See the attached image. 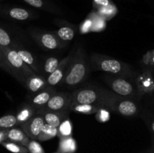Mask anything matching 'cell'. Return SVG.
<instances>
[{
    "label": "cell",
    "instance_id": "cell-1",
    "mask_svg": "<svg viewBox=\"0 0 154 153\" xmlns=\"http://www.w3.org/2000/svg\"><path fill=\"white\" fill-rule=\"evenodd\" d=\"M90 73V67L85 50L82 46H78L74 50L60 85L69 88H75L88 78Z\"/></svg>",
    "mask_w": 154,
    "mask_h": 153
},
{
    "label": "cell",
    "instance_id": "cell-2",
    "mask_svg": "<svg viewBox=\"0 0 154 153\" xmlns=\"http://www.w3.org/2000/svg\"><path fill=\"white\" fill-rule=\"evenodd\" d=\"M72 93V105L95 104L105 108L108 100L113 95V93L108 90L94 86L81 87Z\"/></svg>",
    "mask_w": 154,
    "mask_h": 153
},
{
    "label": "cell",
    "instance_id": "cell-3",
    "mask_svg": "<svg viewBox=\"0 0 154 153\" xmlns=\"http://www.w3.org/2000/svg\"><path fill=\"white\" fill-rule=\"evenodd\" d=\"M90 64L95 70L107 72L114 76L128 77L132 74V70L127 64L105 55L93 53L90 58Z\"/></svg>",
    "mask_w": 154,
    "mask_h": 153
},
{
    "label": "cell",
    "instance_id": "cell-4",
    "mask_svg": "<svg viewBox=\"0 0 154 153\" xmlns=\"http://www.w3.org/2000/svg\"><path fill=\"white\" fill-rule=\"evenodd\" d=\"M6 60L11 68L14 74V77L16 78L20 83L25 86L27 78L35 73L25 62L22 59L18 52L14 49L8 46H2Z\"/></svg>",
    "mask_w": 154,
    "mask_h": 153
},
{
    "label": "cell",
    "instance_id": "cell-5",
    "mask_svg": "<svg viewBox=\"0 0 154 153\" xmlns=\"http://www.w3.org/2000/svg\"><path fill=\"white\" fill-rule=\"evenodd\" d=\"M106 108L124 116H133L136 115L138 110V105L132 98L114 94L108 100Z\"/></svg>",
    "mask_w": 154,
    "mask_h": 153
},
{
    "label": "cell",
    "instance_id": "cell-6",
    "mask_svg": "<svg viewBox=\"0 0 154 153\" xmlns=\"http://www.w3.org/2000/svg\"><path fill=\"white\" fill-rule=\"evenodd\" d=\"M31 36L36 43L46 50H57L63 49L66 44L54 32H35L31 33Z\"/></svg>",
    "mask_w": 154,
    "mask_h": 153
},
{
    "label": "cell",
    "instance_id": "cell-7",
    "mask_svg": "<svg viewBox=\"0 0 154 153\" xmlns=\"http://www.w3.org/2000/svg\"><path fill=\"white\" fill-rule=\"evenodd\" d=\"M72 105V93L60 92H56L51 97L49 101L44 106V109L56 112H71V107Z\"/></svg>",
    "mask_w": 154,
    "mask_h": 153
},
{
    "label": "cell",
    "instance_id": "cell-8",
    "mask_svg": "<svg viewBox=\"0 0 154 153\" xmlns=\"http://www.w3.org/2000/svg\"><path fill=\"white\" fill-rule=\"evenodd\" d=\"M107 83L117 95L130 98L135 96V91L133 85L126 80L124 77L119 76H109L107 80Z\"/></svg>",
    "mask_w": 154,
    "mask_h": 153
},
{
    "label": "cell",
    "instance_id": "cell-9",
    "mask_svg": "<svg viewBox=\"0 0 154 153\" xmlns=\"http://www.w3.org/2000/svg\"><path fill=\"white\" fill-rule=\"evenodd\" d=\"M45 124V122L43 117L37 113L29 120L21 124L20 128L30 139L37 140Z\"/></svg>",
    "mask_w": 154,
    "mask_h": 153
},
{
    "label": "cell",
    "instance_id": "cell-10",
    "mask_svg": "<svg viewBox=\"0 0 154 153\" xmlns=\"http://www.w3.org/2000/svg\"><path fill=\"white\" fill-rule=\"evenodd\" d=\"M74 50H75L71 51L70 53L66 58L62 59L60 61V64H59L58 67H57V70L46 78L47 82H48V85L49 86L54 87L55 86L59 85V84L60 85L62 80L64 78L65 74H66V68H67L68 65H69V62H70L71 58H72V56H73Z\"/></svg>",
    "mask_w": 154,
    "mask_h": 153
},
{
    "label": "cell",
    "instance_id": "cell-11",
    "mask_svg": "<svg viewBox=\"0 0 154 153\" xmlns=\"http://www.w3.org/2000/svg\"><path fill=\"white\" fill-rule=\"evenodd\" d=\"M57 92L55 88L52 86H47L43 90L40 91L36 94L29 96V103L35 108L36 110H39L43 108L48 104L50 99L53 95Z\"/></svg>",
    "mask_w": 154,
    "mask_h": 153
},
{
    "label": "cell",
    "instance_id": "cell-12",
    "mask_svg": "<svg viewBox=\"0 0 154 153\" xmlns=\"http://www.w3.org/2000/svg\"><path fill=\"white\" fill-rule=\"evenodd\" d=\"M37 113L43 117L46 124L54 128H58L60 124L69 117V113L66 112H56L44 108L38 110Z\"/></svg>",
    "mask_w": 154,
    "mask_h": 153
},
{
    "label": "cell",
    "instance_id": "cell-13",
    "mask_svg": "<svg viewBox=\"0 0 154 153\" xmlns=\"http://www.w3.org/2000/svg\"><path fill=\"white\" fill-rule=\"evenodd\" d=\"M25 86L26 87L30 96L43 90L48 86V85L46 77L41 74H34L27 78Z\"/></svg>",
    "mask_w": 154,
    "mask_h": 153
},
{
    "label": "cell",
    "instance_id": "cell-14",
    "mask_svg": "<svg viewBox=\"0 0 154 153\" xmlns=\"http://www.w3.org/2000/svg\"><path fill=\"white\" fill-rule=\"evenodd\" d=\"M7 16L15 20L25 21L35 17V14L28 9L20 7H12L3 10Z\"/></svg>",
    "mask_w": 154,
    "mask_h": 153
},
{
    "label": "cell",
    "instance_id": "cell-15",
    "mask_svg": "<svg viewBox=\"0 0 154 153\" xmlns=\"http://www.w3.org/2000/svg\"><path fill=\"white\" fill-rule=\"evenodd\" d=\"M20 56L22 58V59L25 62L26 64L33 70L35 74H42V70H41V66L38 64L37 58L34 56L32 53L29 51L26 50L21 49V48H17L14 49Z\"/></svg>",
    "mask_w": 154,
    "mask_h": 153
},
{
    "label": "cell",
    "instance_id": "cell-16",
    "mask_svg": "<svg viewBox=\"0 0 154 153\" xmlns=\"http://www.w3.org/2000/svg\"><path fill=\"white\" fill-rule=\"evenodd\" d=\"M8 139L11 142H17L18 144L26 147L29 141L31 140L28 135L23 131L22 128H11L8 129Z\"/></svg>",
    "mask_w": 154,
    "mask_h": 153
},
{
    "label": "cell",
    "instance_id": "cell-17",
    "mask_svg": "<svg viewBox=\"0 0 154 153\" xmlns=\"http://www.w3.org/2000/svg\"><path fill=\"white\" fill-rule=\"evenodd\" d=\"M37 114V110L33 107L29 103L24 104L17 113V125L20 126L29 120L32 117Z\"/></svg>",
    "mask_w": 154,
    "mask_h": 153
},
{
    "label": "cell",
    "instance_id": "cell-18",
    "mask_svg": "<svg viewBox=\"0 0 154 153\" xmlns=\"http://www.w3.org/2000/svg\"><path fill=\"white\" fill-rule=\"evenodd\" d=\"M23 1L26 4H29L32 7L38 9H42L45 11L51 12L53 14L61 13L60 10L57 6L48 2V0H23Z\"/></svg>",
    "mask_w": 154,
    "mask_h": 153
},
{
    "label": "cell",
    "instance_id": "cell-19",
    "mask_svg": "<svg viewBox=\"0 0 154 153\" xmlns=\"http://www.w3.org/2000/svg\"><path fill=\"white\" fill-rule=\"evenodd\" d=\"M77 150V142L72 136L60 138L58 153H75Z\"/></svg>",
    "mask_w": 154,
    "mask_h": 153
},
{
    "label": "cell",
    "instance_id": "cell-20",
    "mask_svg": "<svg viewBox=\"0 0 154 153\" xmlns=\"http://www.w3.org/2000/svg\"><path fill=\"white\" fill-rule=\"evenodd\" d=\"M64 24L65 25L63 26L60 27L59 29L54 32V33L63 42L70 41L75 37V31L74 28H72V26H69L71 25L68 23L67 22L64 21Z\"/></svg>",
    "mask_w": 154,
    "mask_h": 153
},
{
    "label": "cell",
    "instance_id": "cell-21",
    "mask_svg": "<svg viewBox=\"0 0 154 153\" xmlns=\"http://www.w3.org/2000/svg\"><path fill=\"white\" fill-rule=\"evenodd\" d=\"M102 106L95 104H73L71 107V112L82 114L96 113Z\"/></svg>",
    "mask_w": 154,
    "mask_h": 153
},
{
    "label": "cell",
    "instance_id": "cell-22",
    "mask_svg": "<svg viewBox=\"0 0 154 153\" xmlns=\"http://www.w3.org/2000/svg\"><path fill=\"white\" fill-rule=\"evenodd\" d=\"M58 135V128H54L45 123L37 140L46 141Z\"/></svg>",
    "mask_w": 154,
    "mask_h": 153
},
{
    "label": "cell",
    "instance_id": "cell-23",
    "mask_svg": "<svg viewBox=\"0 0 154 153\" xmlns=\"http://www.w3.org/2000/svg\"><path fill=\"white\" fill-rule=\"evenodd\" d=\"M60 62V61L57 57H48L46 58L44 64L43 72L47 75V77L57 70Z\"/></svg>",
    "mask_w": 154,
    "mask_h": 153
},
{
    "label": "cell",
    "instance_id": "cell-24",
    "mask_svg": "<svg viewBox=\"0 0 154 153\" xmlns=\"http://www.w3.org/2000/svg\"><path fill=\"white\" fill-rule=\"evenodd\" d=\"M60 138L72 136V124L69 118H66L58 127V135Z\"/></svg>",
    "mask_w": 154,
    "mask_h": 153
},
{
    "label": "cell",
    "instance_id": "cell-25",
    "mask_svg": "<svg viewBox=\"0 0 154 153\" xmlns=\"http://www.w3.org/2000/svg\"><path fill=\"white\" fill-rule=\"evenodd\" d=\"M90 17L93 21L91 32H101L105 29L106 27L105 20L102 18L97 12L92 14Z\"/></svg>",
    "mask_w": 154,
    "mask_h": 153
},
{
    "label": "cell",
    "instance_id": "cell-26",
    "mask_svg": "<svg viewBox=\"0 0 154 153\" xmlns=\"http://www.w3.org/2000/svg\"><path fill=\"white\" fill-rule=\"evenodd\" d=\"M17 125L16 116L6 115L0 118V130H8Z\"/></svg>",
    "mask_w": 154,
    "mask_h": 153
},
{
    "label": "cell",
    "instance_id": "cell-27",
    "mask_svg": "<svg viewBox=\"0 0 154 153\" xmlns=\"http://www.w3.org/2000/svg\"><path fill=\"white\" fill-rule=\"evenodd\" d=\"M2 145L7 150L13 153H28L29 150L24 146L18 144L17 142H11V141H4L2 142Z\"/></svg>",
    "mask_w": 154,
    "mask_h": 153
},
{
    "label": "cell",
    "instance_id": "cell-28",
    "mask_svg": "<svg viewBox=\"0 0 154 153\" xmlns=\"http://www.w3.org/2000/svg\"><path fill=\"white\" fill-rule=\"evenodd\" d=\"M117 9L112 3L109 4V5L106 6V7L101 8L98 9L97 13L102 16V18L107 20H110L117 14Z\"/></svg>",
    "mask_w": 154,
    "mask_h": 153
},
{
    "label": "cell",
    "instance_id": "cell-29",
    "mask_svg": "<svg viewBox=\"0 0 154 153\" xmlns=\"http://www.w3.org/2000/svg\"><path fill=\"white\" fill-rule=\"evenodd\" d=\"M29 153H45L43 147L36 140H31L26 146Z\"/></svg>",
    "mask_w": 154,
    "mask_h": 153
},
{
    "label": "cell",
    "instance_id": "cell-30",
    "mask_svg": "<svg viewBox=\"0 0 154 153\" xmlns=\"http://www.w3.org/2000/svg\"><path fill=\"white\" fill-rule=\"evenodd\" d=\"M11 44V39L8 33L0 27V46H8Z\"/></svg>",
    "mask_w": 154,
    "mask_h": 153
},
{
    "label": "cell",
    "instance_id": "cell-31",
    "mask_svg": "<svg viewBox=\"0 0 154 153\" xmlns=\"http://www.w3.org/2000/svg\"><path fill=\"white\" fill-rule=\"evenodd\" d=\"M96 119L100 122H105L108 121L110 118V113L108 109L105 107H102L99 109V110L96 112Z\"/></svg>",
    "mask_w": 154,
    "mask_h": 153
},
{
    "label": "cell",
    "instance_id": "cell-32",
    "mask_svg": "<svg viewBox=\"0 0 154 153\" xmlns=\"http://www.w3.org/2000/svg\"><path fill=\"white\" fill-rule=\"evenodd\" d=\"M0 68L3 69V70L7 71L8 73H9L11 76H14L13 71H12L11 68L8 63L7 60H6V58L5 56V54L4 52H3L2 50V51L0 52Z\"/></svg>",
    "mask_w": 154,
    "mask_h": 153
},
{
    "label": "cell",
    "instance_id": "cell-33",
    "mask_svg": "<svg viewBox=\"0 0 154 153\" xmlns=\"http://www.w3.org/2000/svg\"><path fill=\"white\" fill-rule=\"evenodd\" d=\"M92 26H93V21H92L91 18L88 17L83 22L82 24H81V28H80L81 33L85 34V33L89 32H91Z\"/></svg>",
    "mask_w": 154,
    "mask_h": 153
},
{
    "label": "cell",
    "instance_id": "cell-34",
    "mask_svg": "<svg viewBox=\"0 0 154 153\" xmlns=\"http://www.w3.org/2000/svg\"><path fill=\"white\" fill-rule=\"evenodd\" d=\"M110 0H93V4L96 9H99L101 8L106 7L111 4Z\"/></svg>",
    "mask_w": 154,
    "mask_h": 153
},
{
    "label": "cell",
    "instance_id": "cell-35",
    "mask_svg": "<svg viewBox=\"0 0 154 153\" xmlns=\"http://www.w3.org/2000/svg\"><path fill=\"white\" fill-rule=\"evenodd\" d=\"M8 129L0 130V143L3 142L8 139Z\"/></svg>",
    "mask_w": 154,
    "mask_h": 153
},
{
    "label": "cell",
    "instance_id": "cell-36",
    "mask_svg": "<svg viewBox=\"0 0 154 153\" xmlns=\"http://www.w3.org/2000/svg\"><path fill=\"white\" fill-rule=\"evenodd\" d=\"M152 129H153V130L154 131V122L152 123Z\"/></svg>",
    "mask_w": 154,
    "mask_h": 153
},
{
    "label": "cell",
    "instance_id": "cell-37",
    "mask_svg": "<svg viewBox=\"0 0 154 153\" xmlns=\"http://www.w3.org/2000/svg\"><path fill=\"white\" fill-rule=\"evenodd\" d=\"M2 51V48H1V46H0V52Z\"/></svg>",
    "mask_w": 154,
    "mask_h": 153
},
{
    "label": "cell",
    "instance_id": "cell-38",
    "mask_svg": "<svg viewBox=\"0 0 154 153\" xmlns=\"http://www.w3.org/2000/svg\"><path fill=\"white\" fill-rule=\"evenodd\" d=\"M54 153H58V152H54Z\"/></svg>",
    "mask_w": 154,
    "mask_h": 153
},
{
    "label": "cell",
    "instance_id": "cell-39",
    "mask_svg": "<svg viewBox=\"0 0 154 153\" xmlns=\"http://www.w3.org/2000/svg\"><path fill=\"white\" fill-rule=\"evenodd\" d=\"M0 1H1V0H0Z\"/></svg>",
    "mask_w": 154,
    "mask_h": 153
}]
</instances>
